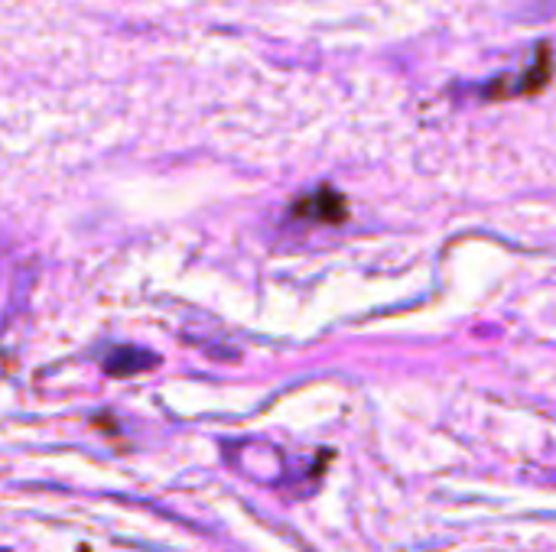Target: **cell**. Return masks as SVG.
Returning <instances> with one entry per match:
<instances>
[{
	"label": "cell",
	"instance_id": "cell-1",
	"mask_svg": "<svg viewBox=\"0 0 556 552\" xmlns=\"http://www.w3.org/2000/svg\"><path fill=\"white\" fill-rule=\"evenodd\" d=\"M290 218L309 224H342L349 218V198L332 185H316L290 205Z\"/></svg>",
	"mask_w": 556,
	"mask_h": 552
},
{
	"label": "cell",
	"instance_id": "cell-2",
	"mask_svg": "<svg viewBox=\"0 0 556 552\" xmlns=\"http://www.w3.org/2000/svg\"><path fill=\"white\" fill-rule=\"evenodd\" d=\"M160 364V358L156 355H150V351H143V348H130V345H121V348H114L108 358H104V374H111V377H134V374H140V371H153Z\"/></svg>",
	"mask_w": 556,
	"mask_h": 552
}]
</instances>
